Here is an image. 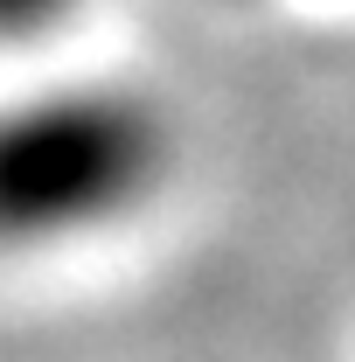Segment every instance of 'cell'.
Wrapping results in <instances>:
<instances>
[{"label": "cell", "instance_id": "cell-1", "mask_svg": "<svg viewBox=\"0 0 355 362\" xmlns=\"http://www.w3.org/2000/svg\"><path fill=\"white\" fill-rule=\"evenodd\" d=\"M161 168V119L126 90H49L0 112V244L119 216Z\"/></svg>", "mask_w": 355, "mask_h": 362}, {"label": "cell", "instance_id": "cell-2", "mask_svg": "<svg viewBox=\"0 0 355 362\" xmlns=\"http://www.w3.org/2000/svg\"><path fill=\"white\" fill-rule=\"evenodd\" d=\"M63 7H70V0H0V42H21V35L49 28Z\"/></svg>", "mask_w": 355, "mask_h": 362}]
</instances>
